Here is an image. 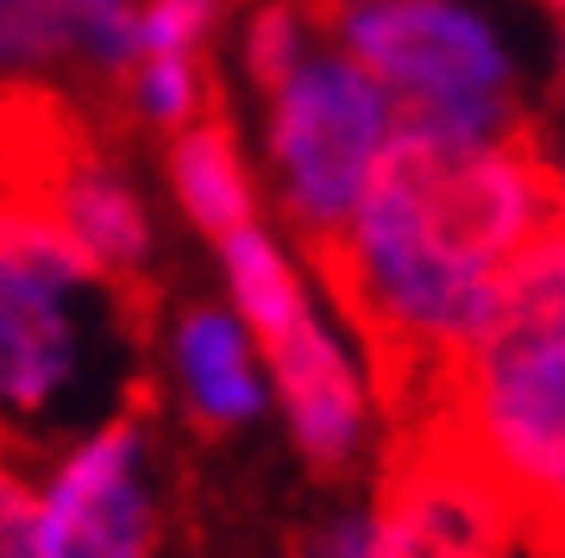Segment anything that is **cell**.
<instances>
[{
	"label": "cell",
	"mask_w": 565,
	"mask_h": 558,
	"mask_svg": "<svg viewBox=\"0 0 565 558\" xmlns=\"http://www.w3.org/2000/svg\"><path fill=\"white\" fill-rule=\"evenodd\" d=\"M132 282L82 258L32 195H0V459H57L139 396Z\"/></svg>",
	"instance_id": "1"
},
{
	"label": "cell",
	"mask_w": 565,
	"mask_h": 558,
	"mask_svg": "<svg viewBox=\"0 0 565 558\" xmlns=\"http://www.w3.org/2000/svg\"><path fill=\"white\" fill-rule=\"evenodd\" d=\"M440 415L522 502L565 483V226L497 277V308L452 364Z\"/></svg>",
	"instance_id": "2"
},
{
	"label": "cell",
	"mask_w": 565,
	"mask_h": 558,
	"mask_svg": "<svg viewBox=\"0 0 565 558\" xmlns=\"http://www.w3.org/2000/svg\"><path fill=\"white\" fill-rule=\"evenodd\" d=\"M396 132V100L345 51H308L270 88V170L302 245L333 239Z\"/></svg>",
	"instance_id": "3"
},
{
	"label": "cell",
	"mask_w": 565,
	"mask_h": 558,
	"mask_svg": "<svg viewBox=\"0 0 565 558\" xmlns=\"http://www.w3.org/2000/svg\"><path fill=\"white\" fill-rule=\"evenodd\" d=\"M151 439L139 408L70 439L39 490V558H151Z\"/></svg>",
	"instance_id": "4"
},
{
	"label": "cell",
	"mask_w": 565,
	"mask_h": 558,
	"mask_svg": "<svg viewBox=\"0 0 565 558\" xmlns=\"http://www.w3.org/2000/svg\"><path fill=\"white\" fill-rule=\"evenodd\" d=\"M327 32L396 100L503 95L509 88V57L497 32L452 0H371V7L333 13Z\"/></svg>",
	"instance_id": "5"
},
{
	"label": "cell",
	"mask_w": 565,
	"mask_h": 558,
	"mask_svg": "<svg viewBox=\"0 0 565 558\" xmlns=\"http://www.w3.org/2000/svg\"><path fill=\"white\" fill-rule=\"evenodd\" d=\"M264 364H270V383H277L282 408H289V427H296V446L315 471H345L352 452H359L364 433V383L352 371L333 333H327L315 308L302 320H289L277 340L258 345Z\"/></svg>",
	"instance_id": "6"
},
{
	"label": "cell",
	"mask_w": 565,
	"mask_h": 558,
	"mask_svg": "<svg viewBox=\"0 0 565 558\" xmlns=\"http://www.w3.org/2000/svg\"><path fill=\"white\" fill-rule=\"evenodd\" d=\"M177 383L182 401L195 408V420L214 427V433L258 420L264 408L258 340L245 333V320L233 308H189L177 320Z\"/></svg>",
	"instance_id": "7"
},
{
	"label": "cell",
	"mask_w": 565,
	"mask_h": 558,
	"mask_svg": "<svg viewBox=\"0 0 565 558\" xmlns=\"http://www.w3.org/2000/svg\"><path fill=\"white\" fill-rule=\"evenodd\" d=\"M170 189H177L182 214L202 226L207 239H221L245 219H258L252 207V176H245V158L233 144V126L221 114L207 120H189L170 144Z\"/></svg>",
	"instance_id": "8"
},
{
	"label": "cell",
	"mask_w": 565,
	"mask_h": 558,
	"mask_svg": "<svg viewBox=\"0 0 565 558\" xmlns=\"http://www.w3.org/2000/svg\"><path fill=\"white\" fill-rule=\"evenodd\" d=\"M221 270H226V296H233V314L245 320V333L252 340H277L289 320L308 314V296L302 282H296V270H289V258L277 251V239L264 233L258 219H245V226H233V233H221Z\"/></svg>",
	"instance_id": "9"
},
{
	"label": "cell",
	"mask_w": 565,
	"mask_h": 558,
	"mask_svg": "<svg viewBox=\"0 0 565 558\" xmlns=\"http://www.w3.org/2000/svg\"><path fill=\"white\" fill-rule=\"evenodd\" d=\"M76 51V13L63 0H0V76L44 69Z\"/></svg>",
	"instance_id": "10"
},
{
	"label": "cell",
	"mask_w": 565,
	"mask_h": 558,
	"mask_svg": "<svg viewBox=\"0 0 565 558\" xmlns=\"http://www.w3.org/2000/svg\"><path fill=\"white\" fill-rule=\"evenodd\" d=\"M126 82H132L139 120L163 126V132H182L189 120H202V107H207V82L195 69V57H163V51H151V57L132 63Z\"/></svg>",
	"instance_id": "11"
},
{
	"label": "cell",
	"mask_w": 565,
	"mask_h": 558,
	"mask_svg": "<svg viewBox=\"0 0 565 558\" xmlns=\"http://www.w3.org/2000/svg\"><path fill=\"white\" fill-rule=\"evenodd\" d=\"M308 57V13L302 0H264L252 25H245V76L258 82L264 95L277 88L296 63Z\"/></svg>",
	"instance_id": "12"
},
{
	"label": "cell",
	"mask_w": 565,
	"mask_h": 558,
	"mask_svg": "<svg viewBox=\"0 0 565 558\" xmlns=\"http://www.w3.org/2000/svg\"><path fill=\"white\" fill-rule=\"evenodd\" d=\"M221 20V0H145L139 7V39H145V57L163 51V57H195L207 44Z\"/></svg>",
	"instance_id": "13"
},
{
	"label": "cell",
	"mask_w": 565,
	"mask_h": 558,
	"mask_svg": "<svg viewBox=\"0 0 565 558\" xmlns=\"http://www.w3.org/2000/svg\"><path fill=\"white\" fill-rule=\"evenodd\" d=\"M0 558H39V483L0 459Z\"/></svg>",
	"instance_id": "14"
},
{
	"label": "cell",
	"mask_w": 565,
	"mask_h": 558,
	"mask_svg": "<svg viewBox=\"0 0 565 558\" xmlns=\"http://www.w3.org/2000/svg\"><path fill=\"white\" fill-rule=\"evenodd\" d=\"M296 558H384V546H377V527L364 508H340L296 539Z\"/></svg>",
	"instance_id": "15"
},
{
	"label": "cell",
	"mask_w": 565,
	"mask_h": 558,
	"mask_svg": "<svg viewBox=\"0 0 565 558\" xmlns=\"http://www.w3.org/2000/svg\"><path fill=\"white\" fill-rule=\"evenodd\" d=\"M527 534H541V539H565V483H559V490H546V496L527 502Z\"/></svg>",
	"instance_id": "16"
},
{
	"label": "cell",
	"mask_w": 565,
	"mask_h": 558,
	"mask_svg": "<svg viewBox=\"0 0 565 558\" xmlns=\"http://www.w3.org/2000/svg\"><path fill=\"white\" fill-rule=\"evenodd\" d=\"M345 7H371V0H302V13H308V20H333V13H345Z\"/></svg>",
	"instance_id": "17"
},
{
	"label": "cell",
	"mask_w": 565,
	"mask_h": 558,
	"mask_svg": "<svg viewBox=\"0 0 565 558\" xmlns=\"http://www.w3.org/2000/svg\"><path fill=\"white\" fill-rule=\"evenodd\" d=\"M527 558H565V539H541V534H527Z\"/></svg>",
	"instance_id": "18"
},
{
	"label": "cell",
	"mask_w": 565,
	"mask_h": 558,
	"mask_svg": "<svg viewBox=\"0 0 565 558\" xmlns=\"http://www.w3.org/2000/svg\"><path fill=\"white\" fill-rule=\"evenodd\" d=\"M63 7H70V13H107V7H132V0H63Z\"/></svg>",
	"instance_id": "19"
},
{
	"label": "cell",
	"mask_w": 565,
	"mask_h": 558,
	"mask_svg": "<svg viewBox=\"0 0 565 558\" xmlns=\"http://www.w3.org/2000/svg\"><path fill=\"white\" fill-rule=\"evenodd\" d=\"M559 207H565V163H559Z\"/></svg>",
	"instance_id": "20"
},
{
	"label": "cell",
	"mask_w": 565,
	"mask_h": 558,
	"mask_svg": "<svg viewBox=\"0 0 565 558\" xmlns=\"http://www.w3.org/2000/svg\"><path fill=\"white\" fill-rule=\"evenodd\" d=\"M559 88H565V51H559Z\"/></svg>",
	"instance_id": "21"
},
{
	"label": "cell",
	"mask_w": 565,
	"mask_h": 558,
	"mask_svg": "<svg viewBox=\"0 0 565 558\" xmlns=\"http://www.w3.org/2000/svg\"><path fill=\"white\" fill-rule=\"evenodd\" d=\"M546 7H559V13H565V0H546Z\"/></svg>",
	"instance_id": "22"
}]
</instances>
